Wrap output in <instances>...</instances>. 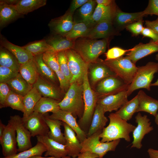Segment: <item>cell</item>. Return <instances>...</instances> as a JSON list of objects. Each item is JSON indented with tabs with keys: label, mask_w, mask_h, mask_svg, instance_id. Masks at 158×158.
<instances>
[{
	"label": "cell",
	"mask_w": 158,
	"mask_h": 158,
	"mask_svg": "<svg viewBox=\"0 0 158 158\" xmlns=\"http://www.w3.org/2000/svg\"><path fill=\"white\" fill-rule=\"evenodd\" d=\"M107 39L98 40L82 37L74 41L72 49L86 63L89 64L95 63L99 57L105 52L108 43Z\"/></svg>",
	"instance_id": "obj_1"
},
{
	"label": "cell",
	"mask_w": 158,
	"mask_h": 158,
	"mask_svg": "<svg viewBox=\"0 0 158 158\" xmlns=\"http://www.w3.org/2000/svg\"><path fill=\"white\" fill-rule=\"evenodd\" d=\"M108 117L109 124L103 129L99 135L102 139L101 141L109 142L123 138L127 142H130L129 134L136 127L122 119L115 113L110 114Z\"/></svg>",
	"instance_id": "obj_2"
},
{
	"label": "cell",
	"mask_w": 158,
	"mask_h": 158,
	"mask_svg": "<svg viewBox=\"0 0 158 158\" xmlns=\"http://www.w3.org/2000/svg\"><path fill=\"white\" fill-rule=\"evenodd\" d=\"M83 90V84L71 83L64 97L59 103L60 109L71 113L75 117L81 118L84 111Z\"/></svg>",
	"instance_id": "obj_3"
},
{
	"label": "cell",
	"mask_w": 158,
	"mask_h": 158,
	"mask_svg": "<svg viewBox=\"0 0 158 158\" xmlns=\"http://www.w3.org/2000/svg\"><path fill=\"white\" fill-rule=\"evenodd\" d=\"M83 85L84 111L83 115L78 121V123L82 129L88 126L91 121L99 98L97 94L91 87L88 78V69L86 71L84 75Z\"/></svg>",
	"instance_id": "obj_4"
},
{
	"label": "cell",
	"mask_w": 158,
	"mask_h": 158,
	"mask_svg": "<svg viewBox=\"0 0 158 158\" xmlns=\"http://www.w3.org/2000/svg\"><path fill=\"white\" fill-rule=\"evenodd\" d=\"M158 72V63L149 62L145 66L138 67L133 81L127 90V96L128 97L135 90L140 88L150 91L154 75Z\"/></svg>",
	"instance_id": "obj_5"
},
{
	"label": "cell",
	"mask_w": 158,
	"mask_h": 158,
	"mask_svg": "<svg viewBox=\"0 0 158 158\" xmlns=\"http://www.w3.org/2000/svg\"><path fill=\"white\" fill-rule=\"evenodd\" d=\"M102 131L99 130L95 133L81 143L82 149L80 153L88 152L97 155L99 158H102L108 152L115 150L120 139L102 142L99 140V135Z\"/></svg>",
	"instance_id": "obj_6"
},
{
	"label": "cell",
	"mask_w": 158,
	"mask_h": 158,
	"mask_svg": "<svg viewBox=\"0 0 158 158\" xmlns=\"http://www.w3.org/2000/svg\"><path fill=\"white\" fill-rule=\"evenodd\" d=\"M102 61L126 84L130 85L131 83L138 67L128 57L122 56L109 60L102 59Z\"/></svg>",
	"instance_id": "obj_7"
},
{
	"label": "cell",
	"mask_w": 158,
	"mask_h": 158,
	"mask_svg": "<svg viewBox=\"0 0 158 158\" xmlns=\"http://www.w3.org/2000/svg\"><path fill=\"white\" fill-rule=\"evenodd\" d=\"M65 51L68 68L72 75L71 84L76 83L82 84L85 72L88 68L89 64L74 49H70Z\"/></svg>",
	"instance_id": "obj_8"
},
{
	"label": "cell",
	"mask_w": 158,
	"mask_h": 158,
	"mask_svg": "<svg viewBox=\"0 0 158 158\" xmlns=\"http://www.w3.org/2000/svg\"><path fill=\"white\" fill-rule=\"evenodd\" d=\"M129 85L117 75L109 76L97 83L96 92L99 98L127 90Z\"/></svg>",
	"instance_id": "obj_9"
},
{
	"label": "cell",
	"mask_w": 158,
	"mask_h": 158,
	"mask_svg": "<svg viewBox=\"0 0 158 158\" xmlns=\"http://www.w3.org/2000/svg\"><path fill=\"white\" fill-rule=\"evenodd\" d=\"M16 131L14 123L11 118L8 120L3 133L0 143L4 157H8L17 154Z\"/></svg>",
	"instance_id": "obj_10"
},
{
	"label": "cell",
	"mask_w": 158,
	"mask_h": 158,
	"mask_svg": "<svg viewBox=\"0 0 158 158\" xmlns=\"http://www.w3.org/2000/svg\"><path fill=\"white\" fill-rule=\"evenodd\" d=\"M15 127L17 143L18 152H20L32 147L31 134L25 126L22 117L18 115L11 116Z\"/></svg>",
	"instance_id": "obj_11"
},
{
	"label": "cell",
	"mask_w": 158,
	"mask_h": 158,
	"mask_svg": "<svg viewBox=\"0 0 158 158\" xmlns=\"http://www.w3.org/2000/svg\"><path fill=\"white\" fill-rule=\"evenodd\" d=\"M23 119L32 136L48 135L49 129L44 120V114L34 111L28 117Z\"/></svg>",
	"instance_id": "obj_12"
},
{
	"label": "cell",
	"mask_w": 158,
	"mask_h": 158,
	"mask_svg": "<svg viewBox=\"0 0 158 158\" xmlns=\"http://www.w3.org/2000/svg\"><path fill=\"white\" fill-rule=\"evenodd\" d=\"M135 118L137 125L133 132V140L131 147L140 149L142 146L141 142L144 136L152 131L153 128L151 126L150 119L147 115L142 116L139 113Z\"/></svg>",
	"instance_id": "obj_13"
},
{
	"label": "cell",
	"mask_w": 158,
	"mask_h": 158,
	"mask_svg": "<svg viewBox=\"0 0 158 158\" xmlns=\"http://www.w3.org/2000/svg\"><path fill=\"white\" fill-rule=\"evenodd\" d=\"M74 23L73 14L68 11L63 15L52 19L48 25L56 35L65 37L72 30Z\"/></svg>",
	"instance_id": "obj_14"
},
{
	"label": "cell",
	"mask_w": 158,
	"mask_h": 158,
	"mask_svg": "<svg viewBox=\"0 0 158 158\" xmlns=\"http://www.w3.org/2000/svg\"><path fill=\"white\" fill-rule=\"evenodd\" d=\"M127 90L98 98L97 102L103 108L105 112L118 111L128 101Z\"/></svg>",
	"instance_id": "obj_15"
},
{
	"label": "cell",
	"mask_w": 158,
	"mask_h": 158,
	"mask_svg": "<svg viewBox=\"0 0 158 158\" xmlns=\"http://www.w3.org/2000/svg\"><path fill=\"white\" fill-rule=\"evenodd\" d=\"M37 141L42 143L47 151L44 156H50L58 158L65 157L68 156L66 145L59 143L50 138L47 135L36 136Z\"/></svg>",
	"instance_id": "obj_16"
},
{
	"label": "cell",
	"mask_w": 158,
	"mask_h": 158,
	"mask_svg": "<svg viewBox=\"0 0 158 158\" xmlns=\"http://www.w3.org/2000/svg\"><path fill=\"white\" fill-rule=\"evenodd\" d=\"M52 119L60 120L71 128L75 132L80 142H83L87 137V135L77 123L75 117L71 113L59 109L56 112L49 115Z\"/></svg>",
	"instance_id": "obj_17"
},
{
	"label": "cell",
	"mask_w": 158,
	"mask_h": 158,
	"mask_svg": "<svg viewBox=\"0 0 158 158\" xmlns=\"http://www.w3.org/2000/svg\"><path fill=\"white\" fill-rule=\"evenodd\" d=\"M89 77L92 85H95L106 78L116 75L107 66L103 63L102 59L89 64Z\"/></svg>",
	"instance_id": "obj_18"
},
{
	"label": "cell",
	"mask_w": 158,
	"mask_h": 158,
	"mask_svg": "<svg viewBox=\"0 0 158 158\" xmlns=\"http://www.w3.org/2000/svg\"><path fill=\"white\" fill-rule=\"evenodd\" d=\"M0 44L1 46L9 51L15 57L20 65L34 58V56L30 52L22 47L19 46L10 42L1 34Z\"/></svg>",
	"instance_id": "obj_19"
},
{
	"label": "cell",
	"mask_w": 158,
	"mask_h": 158,
	"mask_svg": "<svg viewBox=\"0 0 158 158\" xmlns=\"http://www.w3.org/2000/svg\"><path fill=\"white\" fill-rule=\"evenodd\" d=\"M64 135L66 141L68 156L75 158L80 153L82 147L81 142L74 130L66 123L63 122Z\"/></svg>",
	"instance_id": "obj_20"
},
{
	"label": "cell",
	"mask_w": 158,
	"mask_h": 158,
	"mask_svg": "<svg viewBox=\"0 0 158 158\" xmlns=\"http://www.w3.org/2000/svg\"><path fill=\"white\" fill-rule=\"evenodd\" d=\"M113 20L108 19L97 23L84 37L92 39H107L114 32Z\"/></svg>",
	"instance_id": "obj_21"
},
{
	"label": "cell",
	"mask_w": 158,
	"mask_h": 158,
	"mask_svg": "<svg viewBox=\"0 0 158 158\" xmlns=\"http://www.w3.org/2000/svg\"><path fill=\"white\" fill-rule=\"evenodd\" d=\"M157 52H158V44L152 41L146 44L140 43L131 49L126 56L135 64L139 59Z\"/></svg>",
	"instance_id": "obj_22"
},
{
	"label": "cell",
	"mask_w": 158,
	"mask_h": 158,
	"mask_svg": "<svg viewBox=\"0 0 158 158\" xmlns=\"http://www.w3.org/2000/svg\"><path fill=\"white\" fill-rule=\"evenodd\" d=\"M33 86L43 97L51 98L58 101L61 99V91L54 84L40 75Z\"/></svg>",
	"instance_id": "obj_23"
},
{
	"label": "cell",
	"mask_w": 158,
	"mask_h": 158,
	"mask_svg": "<svg viewBox=\"0 0 158 158\" xmlns=\"http://www.w3.org/2000/svg\"><path fill=\"white\" fill-rule=\"evenodd\" d=\"M117 9L114 1L108 5L97 4L91 18V24L93 26L105 20L114 19Z\"/></svg>",
	"instance_id": "obj_24"
},
{
	"label": "cell",
	"mask_w": 158,
	"mask_h": 158,
	"mask_svg": "<svg viewBox=\"0 0 158 158\" xmlns=\"http://www.w3.org/2000/svg\"><path fill=\"white\" fill-rule=\"evenodd\" d=\"M137 95L139 104L136 112H145L155 117L158 110V100L147 95L142 90L139 91Z\"/></svg>",
	"instance_id": "obj_25"
},
{
	"label": "cell",
	"mask_w": 158,
	"mask_h": 158,
	"mask_svg": "<svg viewBox=\"0 0 158 158\" xmlns=\"http://www.w3.org/2000/svg\"><path fill=\"white\" fill-rule=\"evenodd\" d=\"M103 108L100 105L97 104L94 111L88 132L87 137L90 136L95 133L102 130L108 121L105 116V113Z\"/></svg>",
	"instance_id": "obj_26"
},
{
	"label": "cell",
	"mask_w": 158,
	"mask_h": 158,
	"mask_svg": "<svg viewBox=\"0 0 158 158\" xmlns=\"http://www.w3.org/2000/svg\"><path fill=\"white\" fill-rule=\"evenodd\" d=\"M143 11L135 13H126L117 9L113 20L117 26L121 28L126 27L128 25L142 20L145 16Z\"/></svg>",
	"instance_id": "obj_27"
},
{
	"label": "cell",
	"mask_w": 158,
	"mask_h": 158,
	"mask_svg": "<svg viewBox=\"0 0 158 158\" xmlns=\"http://www.w3.org/2000/svg\"><path fill=\"white\" fill-rule=\"evenodd\" d=\"M22 15L17 11L15 5L9 4L5 0L0 2V27L2 28Z\"/></svg>",
	"instance_id": "obj_28"
},
{
	"label": "cell",
	"mask_w": 158,
	"mask_h": 158,
	"mask_svg": "<svg viewBox=\"0 0 158 158\" xmlns=\"http://www.w3.org/2000/svg\"><path fill=\"white\" fill-rule=\"evenodd\" d=\"M46 114H44V120L50 129L48 136L54 140L65 145L66 140L64 134L62 133L61 129L63 122L59 120L51 119Z\"/></svg>",
	"instance_id": "obj_29"
},
{
	"label": "cell",
	"mask_w": 158,
	"mask_h": 158,
	"mask_svg": "<svg viewBox=\"0 0 158 158\" xmlns=\"http://www.w3.org/2000/svg\"><path fill=\"white\" fill-rule=\"evenodd\" d=\"M47 43L52 48L53 51L56 52L65 51L72 49L74 41L67 39L65 37L56 35L45 39Z\"/></svg>",
	"instance_id": "obj_30"
},
{
	"label": "cell",
	"mask_w": 158,
	"mask_h": 158,
	"mask_svg": "<svg viewBox=\"0 0 158 158\" xmlns=\"http://www.w3.org/2000/svg\"><path fill=\"white\" fill-rule=\"evenodd\" d=\"M10 90L15 93L24 97L33 88L19 73L15 78L6 83Z\"/></svg>",
	"instance_id": "obj_31"
},
{
	"label": "cell",
	"mask_w": 158,
	"mask_h": 158,
	"mask_svg": "<svg viewBox=\"0 0 158 158\" xmlns=\"http://www.w3.org/2000/svg\"><path fill=\"white\" fill-rule=\"evenodd\" d=\"M42 97V95L33 87L32 89L23 97L24 111L23 113V118L28 117L34 112L35 107Z\"/></svg>",
	"instance_id": "obj_32"
},
{
	"label": "cell",
	"mask_w": 158,
	"mask_h": 158,
	"mask_svg": "<svg viewBox=\"0 0 158 158\" xmlns=\"http://www.w3.org/2000/svg\"><path fill=\"white\" fill-rule=\"evenodd\" d=\"M19 72L22 77L32 85L36 82L39 75L34 58L21 65Z\"/></svg>",
	"instance_id": "obj_33"
},
{
	"label": "cell",
	"mask_w": 158,
	"mask_h": 158,
	"mask_svg": "<svg viewBox=\"0 0 158 158\" xmlns=\"http://www.w3.org/2000/svg\"><path fill=\"white\" fill-rule=\"evenodd\" d=\"M59 102L51 98L42 97L35 107L34 111L42 114L48 112L55 113L60 109L59 105Z\"/></svg>",
	"instance_id": "obj_34"
},
{
	"label": "cell",
	"mask_w": 158,
	"mask_h": 158,
	"mask_svg": "<svg viewBox=\"0 0 158 158\" xmlns=\"http://www.w3.org/2000/svg\"><path fill=\"white\" fill-rule=\"evenodd\" d=\"M42 55L41 54L34 56V59L39 75L44 79L54 84L57 81V76L55 73L44 63L42 59Z\"/></svg>",
	"instance_id": "obj_35"
},
{
	"label": "cell",
	"mask_w": 158,
	"mask_h": 158,
	"mask_svg": "<svg viewBox=\"0 0 158 158\" xmlns=\"http://www.w3.org/2000/svg\"><path fill=\"white\" fill-rule=\"evenodd\" d=\"M46 3V0H20L15 6L18 12L23 15L44 6Z\"/></svg>",
	"instance_id": "obj_36"
},
{
	"label": "cell",
	"mask_w": 158,
	"mask_h": 158,
	"mask_svg": "<svg viewBox=\"0 0 158 158\" xmlns=\"http://www.w3.org/2000/svg\"><path fill=\"white\" fill-rule=\"evenodd\" d=\"M139 104L138 96L128 101L115 113L122 119L127 121L131 119L136 112Z\"/></svg>",
	"instance_id": "obj_37"
},
{
	"label": "cell",
	"mask_w": 158,
	"mask_h": 158,
	"mask_svg": "<svg viewBox=\"0 0 158 158\" xmlns=\"http://www.w3.org/2000/svg\"><path fill=\"white\" fill-rule=\"evenodd\" d=\"M93 27L82 21L75 23L72 30L65 37L75 41L78 38L84 37Z\"/></svg>",
	"instance_id": "obj_38"
},
{
	"label": "cell",
	"mask_w": 158,
	"mask_h": 158,
	"mask_svg": "<svg viewBox=\"0 0 158 158\" xmlns=\"http://www.w3.org/2000/svg\"><path fill=\"white\" fill-rule=\"evenodd\" d=\"M20 65L15 57L10 52L1 46L0 66L19 71Z\"/></svg>",
	"instance_id": "obj_39"
},
{
	"label": "cell",
	"mask_w": 158,
	"mask_h": 158,
	"mask_svg": "<svg viewBox=\"0 0 158 158\" xmlns=\"http://www.w3.org/2000/svg\"><path fill=\"white\" fill-rule=\"evenodd\" d=\"M22 47L34 56L42 54L48 51H53L52 47L47 43L45 39L30 43Z\"/></svg>",
	"instance_id": "obj_40"
},
{
	"label": "cell",
	"mask_w": 158,
	"mask_h": 158,
	"mask_svg": "<svg viewBox=\"0 0 158 158\" xmlns=\"http://www.w3.org/2000/svg\"><path fill=\"white\" fill-rule=\"evenodd\" d=\"M47 149L45 146L41 143L37 141L34 147L17 153L15 155L8 157H1L0 158H29L35 156H41Z\"/></svg>",
	"instance_id": "obj_41"
},
{
	"label": "cell",
	"mask_w": 158,
	"mask_h": 158,
	"mask_svg": "<svg viewBox=\"0 0 158 158\" xmlns=\"http://www.w3.org/2000/svg\"><path fill=\"white\" fill-rule=\"evenodd\" d=\"M23 99V96L11 90L6 100L5 107H10L13 109L23 113L24 105Z\"/></svg>",
	"instance_id": "obj_42"
},
{
	"label": "cell",
	"mask_w": 158,
	"mask_h": 158,
	"mask_svg": "<svg viewBox=\"0 0 158 158\" xmlns=\"http://www.w3.org/2000/svg\"><path fill=\"white\" fill-rule=\"evenodd\" d=\"M96 4L95 0H88L80 7L79 12L81 21L93 26L91 24V19L96 8Z\"/></svg>",
	"instance_id": "obj_43"
},
{
	"label": "cell",
	"mask_w": 158,
	"mask_h": 158,
	"mask_svg": "<svg viewBox=\"0 0 158 158\" xmlns=\"http://www.w3.org/2000/svg\"><path fill=\"white\" fill-rule=\"evenodd\" d=\"M42 59L45 64L55 73L60 70L57 56V52L47 51L42 54Z\"/></svg>",
	"instance_id": "obj_44"
},
{
	"label": "cell",
	"mask_w": 158,
	"mask_h": 158,
	"mask_svg": "<svg viewBox=\"0 0 158 158\" xmlns=\"http://www.w3.org/2000/svg\"><path fill=\"white\" fill-rule=\"evenodd\" d=\"M57 56L60 71L71 82L72 75L68 68V58L66 51L57 52Z\"/></svg>",
	"instance_id": "obj_45"
},
{
	"label": "cell",
	"mask_w": 158,
	"mask_h": 158,
	"mask_svg": "<svg viewBox=\"0 0 158 158\" xmlns=\"http://www.w3.org/2000/svg\"><path fill=\"white\" fill-rule=\"evenodd\" d=\"M19 73V71L0 66V83H6Z\"/></svg>",
	"instance_id": "obj_46"
},
{
	"label": "cell",
	"mask_w": 158,
	"mask_h": 158,
	"mask_svg": "<svg viewBox=\"0 0 158 158\" xmlns=\"http://www.w3.org/2000/svg\"><path fill=\"white\" fill-rule=\"evenodd\" d=\"M131 49H124L118 47H114L109 49L105 53L106 60L115 59L122 57Z\"/></svg>",
	"instance_id": "obj_47"
},
{
	"label": "cell",
	"mask_w": 158,
	"mask_h": 158,
	"mask_svg": "<svg viewBox=\"0 0 158 158\" xmlns=\"http://www.w3.org/2000/svg\"><path fill=\"white\" fill-rule=\"evenodd\" d=\"M11 90L8 84L5 83H0V107H5L6 99Z\"/></svg>",
	"instance_id": "obj_48"
},
{
	"label": "cell",
	"mask_w": 158,
	"mask_h": 158,
	"mask_svg": "<svg viewBox=\"0 0 158 158\" xmlns=\"http://www.w3.org/2000/svg\"><path fill=\"white\" fill-rule=\"evenodd\" d=\"M145 15H155L158 16V0H150L145 10L143 11Z\"/></svg>",
	"instance_id": "obj_49"
},
{
	"label": "cell",
	"mask_w": 158,
	"mask_h": 158,
	"mask_svg": "<svg viewBox=\"0 0 158 158\" xmlns=\"http://www.w3.org/2000/svg\"><path fill=\"white\" fill-rule=\"evenodd\" d=\"M55 73L59 83L60 89L61 90L67 92L71 84L70 81L63 74L60 70L56 72Z\"/></svg>",
	"instance_id": "obj_50"
},
{
	"label": "cell",
	"mask_w": 158,
	"mask_h": 158,
	"mask_svg": "<svg viewBox=\"0 0 158 158\" xmlns=\"http://www.w3.org/2000/svg\"><path fill=\"white\" fill-rule=\"evenodd\" d=\"M143 28L142 20L132 23L126 27L127 29L135 35L141 33Z\"/></svg>",
	"instance_id": "obj_51"
},
{
	"label": "cell",
	"mask_w": 158,
	"mask_h": 158,
	"mask_svg": "<svg viewBox=\"0 0 158 158\" xmlns=\"http://www.w3.org/2000/svg\"><path fill=\"white\" fill-rule=\"evenodd\" d=\"M141 34L144 36L151 38L152 41L156 42L158 40V34L152 29L148 28H144Z\"/></svg>",
	"instance_id": "obj_52"
},
{
	"label": "cell",
	"mask_w": 158,
	"mask_h": 158,
	"mask_svg": "<svg viewBox=\"0 0 158 158\" xmlns=\"http://www.w3.org/2000/svg\"><path fill=\"white\" fill-rule=\"evenodd\" d=\"M88 0H73L72 1L69 11L72 14L78 8L80 7Z\"/></svg>",
	"instance_id": "obj_53"
},
{
	"label": "cell",
	"mask_w": 158,
	"mask_h": 158,
	"mask_svg": "<svg viewBox=\"0 0 158 158\" xmlns=\"http://www.w3.org/2000/svg\"><path fill=\"white\" fill-rule=\"evenodd\" d=\"M145 24L147 28H150L158 34V17L153 21L146 20Z\"/></svg>",
	"instance_id": "obj_54"
},
{
	"label": "cell",
	"mask_w": 158,
	"mask_h": 158,
	"mask_svg": "<svg viewBox=\"0 0 158 158\" xmlns=\"http://www.w3.org/2000/svg\"><path fill=\"white\" fill-rule=\"evenodd\" d=\"M77 158H99V156L95 154L86 152L80 153Z\"/></svg>",
	"instance_id": "obj_55"
},
{
	"label": "cell",
	"mask_w": 158,
	"mask_h": 158,
	"mask_svg": "<svg viewBox=\"0 0 158 158\" xmlns=\"http://www.w3.org/2000/svg\"><path fill=\"white\" fill-rule=\"evenodd\" d=\"M147 152L150 158H158V150L149 148L147 150Z\"/></svg>",
	"instance_id": "obj_56"
},
{
	"label": "cell",
	"mask_w": 158,
	"mask_h": 158,
	"mask_svg": "<svg viewBox=\"0 0 158 158\" xmlns=\"http://www.w3.org/2000/svg\"><path fill=\"white\" fill-rule=\"evenodd\" d=\"M114 1L112 0H96L95 1L97 4L108 5L111 4Z\"/></svg>",
	"instance_id": "obj_57"
},
{
	"label": "cell",
	"mask_w": 158,
	"mask_h": 158,
	"mask_svg": "<svg viewBox=\"0 0 158 158\" xmlns=\"http://www.w3.org/2000/svg\"><path fill=\"white\" fill-rule=\"evenodd\" d=\"M6 126L4 124L1 120L0 121V139H1L3 135V133L6 128Z\"/></svg>",
	"instance_id": "obj_58"
},
{
	"label": "cell",
	"mask_w": 158,
	"mask_h": 158,
	"mask_svg": "<svg viewBox=\"0 0 158 158\" xmlns=\"http://www.w3.org/2000/svg\"><path fill=\"white\" fill-rule=\"evenodd\" d=\"M29 158H56V157H42L41 156H33L32 157ZM61 158H71V157L68 156H67L65 157Z\"/></svg>",
	"instance_id": "obj_59"
},
{
	"label": "cell",
	"mask_w": 158,
	"mask_h": 158,
	"mask_svg": "<svg viewBox=\"0 0 158 158\" xmlns=\"http://www.w3.org/2000/svg\"><path fill=\"white\" fill-rule=\"evenodd\" d=\"M156 59L158 61V54L156 55ZM158 86V79L154 83H152L151 85V86Z\"/></svg>",
	"instance_id": "obj_60"
},
{
	"label": "cell",
	"mask_w": 158,
	"mask_h": 158,
	"mask_svg": "<svg viewBox=\"0 0 158 158\" xmlns=\"http://www.w3.org/2000/svg\"><path fill=\"white\" fill-rule=\"evenodd\" d=\"M155 117V122L158 127V114H157Z\"/></svg>",
	"instance_id": "obj_61"
},
{
	"label": "cell",
	"mask_w": 158,
	"mask_h": 158,
	"mask_svg": "<svg viewBox=\"0 0 158 158\" xmlns=\"http://www.w3.org/2000/svg\"><path fill=\"white\" fill-rule=\"evenodd\" d=\"M155 43L157 44H158V40Z\"/></svg>",
	"instance_id": "obj_62"
}]
</instances>
